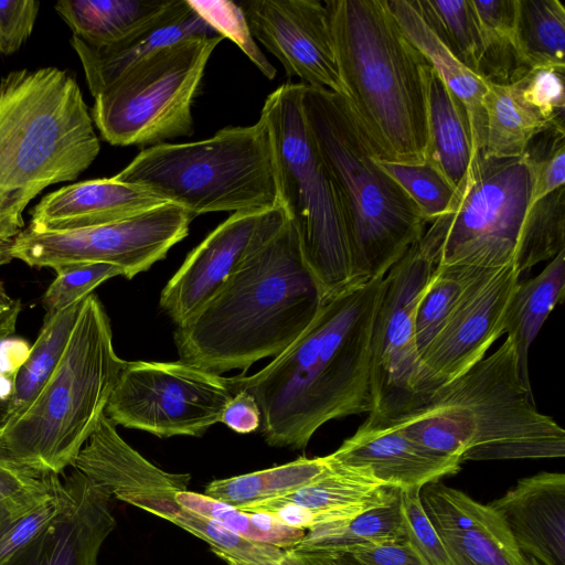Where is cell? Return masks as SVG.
<instances>
[{
	"label": "cell",
	"instance_id": "obj_20",
	"mask_svg": "<svg viewBox=\"0 0 565 565\" xmlns=\"http://www.w3.org/2000/svg\"><path fill=\"white\" fill-rule=\"evenodd\" d=\"M64 479L72 491L66 509L2 565H98L100 548L116 526L111 498L75 468Z\"/></svg>",
	"mask_w": 565,
	"mask_h": 565
},
{
	"label": "cell",
	"instance_id": "obj_14",
	"mask_svg": "<svg viewBox=\"0 0 565 565\" xmlns=\"http://www.w3.org/2000/svg\"><path fill=\"white\" fill-rule=\"evenodd\" d=\"M194 216L166 203L132 217L81 230L43 233L24 228L10 242L11 258L31 267L105 263L131 279L166 258L188 234Z\"/></svg>",
	"mask_w": 565,
	"mask_h": 565
},
{
	"label": "cell",
	"instance_id": "obj_18",
	"mask_svg": "<svg viewBox=\"0 0 565 565\" xmlns=\"http://www.w3.org/2000/svg\"><path fill=\"white\" fill-rule=\"evenodd\" d=\"M423 508L454 565H525L500 514L444 483L420 489Z\"/></svg>",
	"mask_w": 565,
	"mask_h": 565
},
{
	"label": "cell",
	"instance_id": "obj_57",
	"mask_svg": "<svg viewBox=\"0 0 565 565\" xmlns=\"http://www.w3.org/2000/svg\"><path fill=\"white\" fill-rule=\"evenodd\" d=\"M524 558H525V565H541L537 561H535L532 557L524 556Z\"/></svg>",
	"mask_w": 565,
	"mask_h": 565
},
{
	"label": "cell",
	"instance_id": "obj_23",
	"mask_svg": "<svg viewBox=\"0 0 565 565\" xmlns=\"http://www.w3.org/2000/svg\"><path fill=\"white\" fill-rule=\"evenodd\" d=\"M217 34L189 4L171 0L169 7L138 32L117 43L93 46L76 35L71 44L84 68L92 96L153 51L194 36Z\"/></svg>",
	"mask_w": 565,
	"mask_h": 565
},
{
	"label": "cell",
	"instance_id": "obj_9",
	"mask_svg": "<svg viewBox=\"0 0 565 565\" xmlns=\"http://www.w3.org/2000/svg\"><path fill=\"white\" fill-rule=\"evenodd\" d=\"M303 83L269 94L260 117L273 142L280 206L324 299L360 286L339 200L302 111Z\"/></svg>",
	"mask_w": 565,
	"mask_h": 565
},
{
	"label": "cell",
	"instance_id": "obj_26",
	"mask_svg": "<svg viewBox=\"0 0 565 565\" xmlns=\"http://www.w3.org/2000/svg\"><path fill=\"white\" fill-rule=\"evenodd\" d=\"M565 296V250L535 277L519 281L511 298L503 333L514 349L523 383L531 387L529 351L552 310Z\"/></svg>",
	"mask_w": 565,
	"mask_h": 565
},
{
	"label": "cell",
	"instance_id": "obj_35",
	"mask_svg": "<svg viewBox=\"0 0 565 565\" xmlns=\"http://www.w3.org/2000/svg\"><path fill=\"white\" fill-rule=\"evenodd\" d=\"M72 491L63 478L54 489L0 502V565L42 534L66 509Z\"/></svg>",
	"mask_w": 565,
	"mask_h": 565
},
{
	"label": "cell",
	"instance_id": "obj_54",
	"mask_svg": "<svg viewBox=\"0 0 565 565\" xmlns=\"http://www.w3.org/2000/svg\"><path fill=\"white\" fill-rule=\"evenodd\" d=\"M9 416V402L0 398V427L8 420Z\"/></svg>",
	"mask_w": 565,
	"mask_h": 565
},
{
	"label": "cell",
	"instance_id": "obj_2",
	"mask_svg": "<svg viewBox=\"0 0 565 565\" xmlns=\"http://www.w3.org/2000/svg\"><path fill=\"white\" fill-rule=\"evenodd\" d=\"M287 217L173 338L180 361L221 375L277 356L311 324L324 301Z\"/></svg>",
	"mask_w": 565,
	"mask_h": 565
},
{
	"label": "cell",
	"instance_id": "obj_16",
	"mask_svg": "<svg viewBox=\"0 0 565 565\" xmlns=\"http://www.w3.org/2000/svg\"><path fill=\"white\" fill-rule=\"evenodd\" d=\"M520 280L519 269L507 266L486 270L469 286L419 356L433 392L482 360L503 334L511 298Z\"/></svg>",
	"mask_w": 565,
	"mask_h": 565
},
{
	"label": "cell",
	"instance_id": "obj_29",
	"mask_svg": "<svg viewBox=\"0 0 565 565\" xmlns=\"http://www.w3.org/2000/svg\"><path fill=\"white\" fill-rule=\"evenodd\" d=\"M330 469L324 457H300L294 461L223 479H214L204 494L237 509L280 498L312 482Z\"/></svg>",
	"mask_w": 565,
	"mask_h": 565
},
{
	"label": "cell",
	"instance_id": "obj_19",
	"mask_svg": "<svg viewBox=\"0 0 565 565\" xmlns=\"http://www.w3.org/2000/svg\"><path fill=\"white\" fill-rule=\"evenodd\" d=\"M328 458L401 490L422 489L456 475L462 463L456 457L425 448L390 422L370 415Z\"/></svg>",
	"mask_w": 565,
	"mask_h": 565
},
{
	"label": "cell",
	"instance_id": "obj_22",
	"mask_svg": "<svg viewBox=\"0 0 565 565\" xmlns=\"http://www.w3.org/2000/svg\"><path fill=\"white\" fill-rule=\"evenodd\" d=\"M169 203L114 177L82 181L47 195L31 211L30 230L67 232L118 222Z\"/></svg>",
	"mask_w": 565,
	"mask_h": 565
},
{
	"label": "cell",
	"instance_id": "obj_48",
	"mask_svg": "<svg viewBox=\"0 0 565 565\" xmlns=\"http://www.w3.org/2000/svg\"><path fill=\"white\" fill-rule=\"evenodd\" d=\"M345 553L363 565H423L407 540L360 545Z\"/></svg>",
	"mask_w": 565,
	"mask_h": 565
},
{
	"label": "cell",
	"instance_id": "obj_13",
	"mask_svg": "<svg viewBox=\"0 0 565 565\" xmlns=\"http://www.w3.org/2000/svg\"><path fill=\"white\" fill-rule=\"evenodd\" d=\"M434 270L417 242L385 276L371 340L370 416L394 419L433 394L416 347L415 313Z\"/></svg>",
	"mask_w": 565,
	"mask_h": 565
},
{
	"label": "cell",
	"instance_id": "obj_37",
	"mask_svg": "<svg viewBox=\"0 0 565 565\" xmlns=\"http://www.w3.org/2000/svg\"><path fill=\"white\" fill-rule=\"evenodd\" d=\"M415 3L441 41L478 75L482 43L471 0H415Z\"/></svg>",
	"mask_w": 565,
	"mask_h": 565
},
{
	"label": "cell",
	"instance_id": "obj_1",
	"mask_svg": "<svg viewBox=\"0 0 565 565\" xmlns=\"http://www.w3.org/2000/svg\"><path fill=\"white\" fill-rule=\"evenodd\" d=\"M385 277L323 301L306 331L253 375L228 377L256 399L273 447L303 449L326 423L371 412L373 324Z\"/></svg>",
	"mask_w": 565,
	"mask_h": 565
},
{
	"label": "cell",
	"instance_id": "obj_30",
	"mask_svg": "<svg viewBox=\"0 0 565 565\" xmlns=\"http://www.w3.org/2000/svg\"><path fill=\"white\" fill-rule=\"evenodd\" d=\"M401 492L388 503L352 519L316 525L306 531L295 552H341L384 542L405 541Z\"/></svg>",
	"mask_w": 565,
	"mask_h": 565
},
{
	"label": "cell",
	"instance_id": "obj_45",
	"mask_svg": "<svg viewBox=\"0 0 565 565\" xmlns=\"http://www.w3.org/2000/svg\"><path fill=\"white\" fill-rule=\"evenodd\" d=\"M518 83L524 102L542 118L552 124L564 125V70H531Z\"/></svg>",
	"mask_w": 565,
	"mask_h": 565
},
{
	"label": "cell",
	"instance_id": "obj_21",
	"mask_svg": "<svg viewBox=\"0 0 565 565\" xmlns=\"http://www.w3.org/2000/svg\"><path fill=\"white\" fill-rule=\"evenodd\" d=\"M518 548L541 565H565V475L540 472L520 479L489 503Z\"/></svg>",
	"mask_w": 565,
	"mask_h": 565
},
{
	"label": "cell",
	"instance_id": "obj_52",
	"mask_svg": "<svg viewBox=\"0 0 565 565\" xmlns=\"http://www.w3.org/2000/svg\"><path fill=\"white\" fill-rule=\"evenodd\" d=\"M299 565H363L341 552H295L289 550Z\"/></svg>",
	"mask_w": 565,
	"mask_h": 565
},
{
	"label": "cell",
	"instance_id": "obj_27",
	"mask_svg": "<svg viewBox=\"0 0 565 565\" xmlns=\"http://www.w3.org/2000/svg\"><path fill=\"white\" fill-rule=\"evenodd\" d=\"M171 0H62L55 10L76 35L93 46L117 43L141 30Z\"/></svg>",
	"mask_w": 565,
	"mask_h": 565
},
{
	"label": "cell",
	"instance_id": "obj_7",
	"mask_svg": "<svg viewBox=\"0 0 565 565\" xmlns=\"http://www.w3.org/2000/svg\"><path fill=\"white\" fill-rule=\"evenodd\" d=\"M125 363L102 301L88 295L56 367L29 406L0 427V448L22 465L63 473L105 414Z\"/></svg>",
	"mask_w": 565,
	"mask_h": 565
},
{
	"label": "cell",
	"instance_id": "obj_12",
	"mask_svg": "<svg viewBox=\"0 0 565 565\" xmlns=\"http://www.w3.org/2000/svg\"><path fill=\"white\" fill-rule=\"evenodd\" d=\"M228 377L183 361L125 363L105 408L117 426L160 438L201 437L233 398Z\"/></svg>",
	"mask_w": 565,
	"mask_h": 565
},
{
	"label": "cell",
	"instance_id": "obj_44",
	"mask_svg": "<svg viewBox=\"0 0 565 565\" xmlns=\"http://www.w3.org/2000/svg\"><path fill=\"white\" fill-rule=\"evenodd\" d=\"M174 500L183 509L216 521L246 540L271 545L268 535L255 526L252 512L238 510L206 494L189 490L178 491Z\"/></svg>",
	"mask_w": 565,
	"mask_h": 565
},
{
	"label": "cell",
	"instance_id": "obj_17",
	"mask_svg": "<svg viewBox=\"0 0 565 565\" xmlns=\"http://www.w3.org/2000/svg\"><path fill=\"white\" fill-rule=\"evenodd\" d=\"M238 6L253 38L279 60L288 76L345 96L324 1L248 0Z\"/></svg>",
	"mask_w": 565,
	"mask_h": 565
},
{
	"label": "cell",
	"instance_id": "obj_10",
	"mask_svg": "<svg viewBox=\"0 0 565 565\" xmlns=\"http://www.w3.org/2000/svg\"><path fill=\"white\" fill-rule=\"evenodd\" d=\"M224 38L194 36L129 66L94 96L92 119L114 146H156L194 132L192 104Z\"/></svg>",
	"mask_w": 565,
	"mask_h": 565
},
{
	"label": "cell",
	"instance_id": "obj_36",
	"mask_svg": "<svg viewBox=\"0 0 565 565\" xmlns=\"http://www.w3.org/2000/svg\"><path fill=\"white\" fill-rule=\"evenodd\" d=\"M486 270L488 269L460 265L435 267L415 313V340L419 356L443 328L469 286Z\"/></svg>",
	"mask_w": 565,
	"mask_h": 565
},
{
	"label": "cell",
	"instance_id": "obj_49",
	"mask_svg": "<svg viewBox=\"0 0 565 565\" xmlns=\"http://www.w3.org/2000/svg\"><path fill=\"white\" fill-rule=\"evenodd\" d=\"M221 423L238 434L256 431L262 425L259 406L252 394L238 391L225 406Z\"/></svg>",
	"mask_w": 565,
	"mask_h": 565
},
{
	"label": "cell",
	"instance_id": "obj_8",
	"mask_svg": "<svg viewBox=\"0 0 565 565\" xmlns=\"http://www.w3.org/2000/svg\"><path fill=\"white\" fill-rule=\"evenodd\" d=\"M114 178L141 186L194 217L280 206L271 136L262 117L204 140L145 148Z\"/></svg>",
	"mask_w": 565,
	"mask_h": 565
},
{
	"label": "cell",
	"instance_id": "obj_6",
	"mask_svg": "<svg viewBox=\"0 0 565 565\" xmlns=\"http://www.w3.org/2000/svg\"><path fill=\"white\" fill-rule=\"evenodd\" d=\"M302 111L339 200L358 281L385 277L428 223L380 166L344 96L303 84Z\"/></svg>",
	"mask_w": 565,
	"mask_h": 565
},
{
	"label": "cell",
	"instance_id": "obj_39",
	"mask_svg": "<svg viewBox=\"0 0 565 565\" xmlns=\"http://www.w3.org/2000/svg\"><path fill=\"white\" fill-rule=\"evenodd\" d=\"M379 163L405 191L428 224L455 210L458 192L430 162L409 164L379 159Z\"/></svg>",
	"mask_w": 565,
	"mask_h": 565
},
{
	"label": "cell",
	"instance_id": "obj_55",
	"mask_svg": "<svg viewBox=\"0 0 565 565\" xmlns=\"http://www.w3.org/2000/svg\"><path fill=\"white\" fill-rule=\"evenodd\" d=\"M10 243H0V266L9 263L12 258L9 253Z\"/></svg>",
	"mask_w": 565,
	"mask_h": 565
},
{
	"label": "cell",
	"instance_id": "obj_46",
	"mask_svg": "<svg viewBox=\"0 0 565 565\" xmlns=\"http://www.w3.org/2000/svg\"><path fill=\"white\" fill-rule=\"evenodd\" d=\"M61 481L58 475L22 465L0 448V502L18 495L47 492Z\"/></svg>",
	"mask_w": 565,
	"mask_h": 565
},
{
	"label": "cell",
	"instance_id": "obj_28",
	"mask_svg": "<svg viewBox=\"0 0 565 565\" xmlns=\"http://www.w3.org/2000/svg\"><path fill=\"white\" fill-rule=\"evenodd\" d=\"M484 145L481 153L489 158H520L530 142L555 125L542 118L522 98L519 83H488L483 97Z\"/></svg>",
	"mask_w": 565,
	"mask_h": 565
},
{
	"label": "cell",
	"instance_id": "obj_15",
	"mask_svg": "<svg viewBox=\"0 0 565 565\" xmlns=\"http://www.w3.org/2000/svg\"><path fill=\"white\" fill-rule=\"evenodd\" d=\"M286 221L281 206L233 213L188 254L162 289L160 307L177 326L183 324Z\"/></svg>",
	"mask_w": 565,
	"mask_h": 565
},
{
	"label": "cell",
	"instance_id": "obj_43",
	"mask_svg": "<svg viewBox=\"0 0 565 565\" xmlns=\"http://www.w3.org/2000/svg\"><path fill=\"white\" fill-rule=\"evenodd\" d=\"M406 539L423 565H454L420 500V489L402 490Z\"/></svg>",
	"mask_w": 565,
	"mask_h": 565
},
{
	"label": "cell",
	"instance_id": "obj_40",
	"mask_svg": "<svg viewBox=\"0 0 565 565\" xmlns=\"http://www.w3.org/2000/svg\"><path fill=\"white\" fill-rule=\"evenodd\" d=\"M522 159L532 178L530 205L565 186V126L555 125L539 134Z\"/></svg>",
	"mask_w": 565,
	"mask_h": 565
},
{
	"label": "cell",
	"instance_id": "obj_34",
	"mask_svg": "<svg viewBox=\"0 0 565 565\" xmlns=\"http://www.w3.org/2000/svg\"><path fill=\"white\" fill-rule=\"evenodd\" d=\"M83 302L84 300L77 301L55 313L45 315L35 343L30 348L26 360L15 374L9 402V418L29 406L56 367Z\"/></svg>",
	"mask_w": 565,
	"mask_h": 565
},
{
	"label": "cell",
	"instance_id": "obj_25",
	"mask_svg": "<svg viewBox=\"0 0 565 565\" xmlns=\"http://www.w3.org/2000/svg\"><path fill=\"white\" fill-rule=\"evenodd\" d=\"M426 161L458 192L475 156L471 125L463 104L430 68L427 83Z\"/></svg>",
	"mask_w": 565,
	"mask_h": 565
},
{
	"label": "cell",
	"instance_id": "obj_41",
	"mask_svg": "<svg viewBox=\"0 0 565 565\" xmlns=\"http://www.w3.org/2000/svg\"><path fill=\"white\" fill-rule=\"evenodd\" d=\"M55 279L43 295L46 315L84 300L105 280L122 276L119 267L105 263H71L54 268Z\"/></svg>",
	"mask_w": 565,
	"mask_h": 565
},
{
	"label": "cell",
	"instance_id": "obj_24",
	"mask_svg": "<svg viewBox=\"0 0 565 565\" xmlns=\"http://www.w3.org/2000/svg\"><path fill=\"white\" fill-rule=\"evenodd\" d=\"M387 4L406 38L466 107L475 154L481 151L486 127L483 97L488 83L468 68L441 41L422 15L415 0H387Z\"/></svg>",
	"mask_w": 565,
	"mask_h": 565
},
{
	"label": "cell",
	"instance_id": "obj_47",
	"mask_svg": "<svg viewBox=\"0 0 565 565\" xmlns=\"http://www.w3.org/2000/svg\"><path fill=\"white\" fill-rule=\"evenodd\" d=\"M39 1L0 0V53L17 52L29 39L39 12Z\"/></svg>",
	"mask_w": 565,
	"mask_h": 565
},
{
	"label": "cell",
	"instance_id": "obj_42",
	"mask_svg": "<svg viewBox=\"0 0 565 565\" xmlns=\"http://www.w3.org/2000/svg\"><path fill=\"white\" fill-rule=\"evenodd\" d=\"M188 2L217 34L237 44L267 78L275 77L276 68L256 44L238 3L230 0H188Z\"/></svg>",
	"mask_w": 565,
	"mask_h": 565
},
{
	"label": "cell",
	"instance_id": "obj_56",
	"mask_svg": "<svg viewBox=\"0 0 565 565\" xmlns=\"http://www.w3.org/2000/svg\"><path fill=\"white\" fill-rule=\"evenodd\" d=\"M217 557L223 559L227 565H241L238 562H236L234 558L218 552V551H212Z\"/></svg>",
	"mask_w": 565,
	"mask_h": 565
},
{
	"label": "cell",
	"instance_id": "obj_50",
	"mask_svg": "<svg viewBox=\"0 0 565 565\" xmlns=\"http://www.w3.org/2000/svg\"><path fill=\"white\" fill-rule=\"evenodd\" d=\"M30 352V347L23 340L4 341L0 345V371L15 377Z\"/></svg>",
	"mask_w": 565,
	"mask_h": 565
},
{
	"label": "cell",
	"instance_id": "obj_4",
	"mask_svg": "<svg viewBox=\"0 0 565 565\" xmlns=\"http://www.w3.org/2000/svg\"><path fill=\"white\" fill-rule=\"evenodd\" d=\"M387 422L461 462L565 456V430L536 408L508 340L423 405Z\"/></svg>",
	"mask_w": 565,
	"mask_h": 565
},
{
	"label": "cell",
	"instance_id": "obj_31",
	"mask_svg": "<svg viewBox=\"0 0 565 565\" xmlns=\"http://www.w3.org/2000/svg\"><path fill=\"white\" fill-rule=\"evenodd\" d=\"M329 463L330 469L312 482L274 499L313 511H327L384 505L401 492V489L386 486L365 471L335 465L330 460Z\"/></svg>",
	"mask_w": 565,
	"mask_h": 565
},
{
	"label": "cell",
	"instance_id": "obj_53",
	"mask_svg": "<svg viewBox=\"0 0 565 565\" xmlns=\"http://www.w3.org/2000/svg\"><path fill=\"white\" fill-rule=\"evenodd\" d=\"M14 379L0 371V398L10 402Z\"/></svg>",
	"mask_w": 565,
	"mask_h": 565
},
{
	"label": "cell",
	"instance_id": "obj_38",
	"mask_svg": "<svg viewBox=\"0 0 565 565\" xmlns=\"http://www.w3.org/2000/svg\"><path fill=\"white\" fill-rule=\"evenodd\" d=\"M565 250V186L531 204L524 222L521 276Z\"/></svg>",
	"mask_w": 565,
	"mask_h": 565
},
{
	"label": "cell",
	"instance_id": "obj_33",
	"mask_svg": "<svg viewBox=\"0 0 565 565\" xmlns=\"http://www.w3.org/2000/svg\"><path fill=\"white\" fill-rule=\"evenodd\" d=\"M471 4L482 43L478 75L491 84L516 83L530 70L521 63L515 47V0H471Z\"/></svg>",
	"mask_w": 565,
	"mask_h": 565
},
{
	"label": "cell",
	"instance_id": "obj_11",
	"mask_svg": "<svg viewBox=\"0 0 565 565\" xmlns=\"http://www.w3.org/2000/svg\"><path fill=\"white\" fill-rule=\"evenodd\" d=\"M532 178L522 159L477 152L458 191L454 211L434 220L418 244L437 266L520 271Z\"/></svg>",
	"mask_w": 565,
	"mask_h": 565
},
{
	"label": "cell",
	"instance_id": "obj_51",
	"mask_svg": "<svg viewBox=\"0 0 565 565\" xmlns=\"http://www.w3.org/2000/svg\"><path fill=\"white\" fill-rule=\"evenodd\" d=\"M21 307L20 299L12 298L0 281V341L14 332Z\"/></svg>",
	"mask_w": 565,
	"mask_h": 565
},
{
	"label": "cell",
	"instance_id": "obj_32",
	"mask_svg": "<svg viewBox=\"0 0 565 565\" xmlns=\"http://www.w3.org/2000/svg\"><path fill=\"white\" fill-rule=\"evenodd\" d=\"M515 47L527 70H565V9L558 0H515Z\"/></svg>",
	"mask_w": 565,
	"mask_h": 565
},
{
	"label": "cell",
	"instance_id": "obj_5",
	"mask_svg": "<svg viewBox=\"0 0 565 565\" xmlns=\"http://www.w3.org/2000/svg\"><path fill=\"white\" fill-rule=\"evenodd\" d=\"M100 146L75 78L57 67L0 79V243L24 230L26 205L51 184L75 180Z\"/></svg>",
	"mask_w": 565,
	"mask_h": 565
},
{
	"label": "cell",
	"instance_id": "obj_3",
	"mask_svg": "<svg viewBox=\"0 0 565 565\" xmlns=\"http://www.w3.org/2000/svg\"><path fill=\"white\" fill-rule=\"evenodd\" d=\"M345 98L380 160L423 163L430 64L387 0L324 1Z\"/></svg>",
	"mask_w": 565,
	"mask_h": 565
}]
</instances>
